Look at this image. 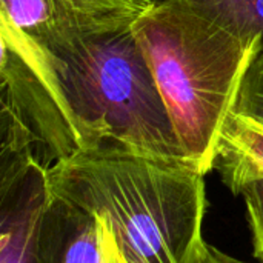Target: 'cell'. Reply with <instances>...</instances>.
Masks as SVG:
<instances>
[{"mask_svg":"<svg viewBox=\"0 0 263 263\" xmlns=\"http://www.w3.org/2000/svg\"><path fill=\"white\" fill-rule=\"evenodd\" d=\"M0 39L28 66L42 105L57 117L74 154L123 149L188 163L133 28L59 57L40 54L3 31Z\"/></svg>","mask_w":263,"mask_h":263,"instance_id":"obj_1","label":"cell"},{"mask_svg":"<svg viewBox=\"0 0 263 263\" xmlns=\"http://www.w3.org/2000/svg\"><path fill=\"white\" fill-rule=\"evenodd\" d=\"M196 168L123 149L80 151L48 168L51 194L109 225L129 263H197L206 211Z\"/></svg>","mask_w":263,"mask_h":263,"instance_id":"obj_2","label":"cell"},{"mask_svg":"<svg viewBox=\"0 0 263 263\" xmlns=\"http://www.w3.org/2000/svg\"><path fill=\"white\" fill-rule=\"evenodd\" d=\"M133 29L188 163L206 176L262 42L247 40L190 0L154 5Z\"/></svg>","mask_w":263,"mask_h":263,"instance_id":"obj_3","label":"cell"},{"mask_svg":"<svg viewBox=\"0 0 263 263\" xmlns=\"http://www.w3.org/2000/svg\"><path fill=\"white\" fill-rule=\"evenodd\" d=\"M153 6V0H0V28L34 51L59 57L133 28Z\"/></svg>","mask_w":263,"mask_h":263,"instance_id":"obj_4","label":"cell"},{"mask_svg":"<svg viewBox=\"0 0 263 263\" xmlns=\"http://www.w3.org/2000/svg\"><path fill=\"white\" fill-rule=\"evenodd\" d=\"M48 168L31 153L0 154V263H43L42 222Z\"/></svg>","mask_w":263,"mask_h":263,"instance_id":"obj_5","label":"cell"},{"mask_svg":"<svg viewBox=\"0 0 263 263\" xmlns=\"http://www.w3.org/2000/svg\"><path fill=\"white\" fill-rule=\"evenodd\" d=\"M40 251L43 263H129L105 219L51 194Z\"/></svg>","mask_w":263,"mask_h":263,"instance_id":"obj_6","label":"cell"},{"mask_svg":"<svg viewBox=\"0 0 263 263\" xmlns=\"http://www.w3.org/2000/svg\"><path fill=\"white\" fill-rule=\"evenodd\" d=\"M214 170L236 196L253 183L263 180V126L233 111L222 129Z\"/></svg>","mask_w":263,"mask_h":263,"instance_id":"obj_7","label":"cell"},{"mask_svg":"<svg viewBox=\"0 0 263 263\" xmlns=\"http://www.w3.org/2000/svg\"><path fill=\"white\" fill-rule=\"evenodd\" d=\"M166 0H153L154 5ZM205 14L223 22L247 40L263 46V0H190Z\"/></svg>","mask_w":263,"mask_h":263,"instance_id":"obj_8","label":"cell"},{"mask_svg":"<svg viewBox=\"0 0 263 263\" xmlns=\"http://www.w3.org/2000/svg\"><path fill=\"white\" fill-rule=\"evenodd\" d=\"M234 112L263 126V51L247 72Z\"/></svg>","mask_w":263,"mask_h":263,"instance_id":"obj_9","label":"cell"},{"mask_svg":"<svg viewBox=\"0 0 263 263\" xmlns=\"http://www.w3.org/2000/svg\"><path fill=\"white\" fill-rule=\"evenodd\" d=\"M240 196L243 197L248 213L254 257L263 263V180L247 185Z\"/></svg>","mask_w":263,"mask_h":263,"instance_id":"obj_10","label":"cell"},{"mask_svg":"<svg viewBox=\"0 0 263 263\" xmlns=\"http://www.w3.org/2000/svg\"><path fill=\"white\" fill-rule=\"evenodd\" d=\"M197 263H248L243 260H239L233 256H228L225 253H222L220 250H217L216 247L210 245V243H203L200 257Z\"/></svg>","mask_w":263,"mask_h":263,"instance_id":"obj_11","label":"cell"}]
</instances>
